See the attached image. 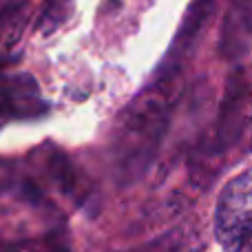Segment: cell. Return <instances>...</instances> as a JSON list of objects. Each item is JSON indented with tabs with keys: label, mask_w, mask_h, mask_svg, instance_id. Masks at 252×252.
<instances>
[{
	"label": "cell",
	"mask_w": 252,
	"mask_h": 252,
	"mask_svg": "<svg viewBox=\"0 0 252 252\" xmlns=\"http://www.w3.org/2000/svg\"><path fill=\"white\" fill-rule=\"evenodd\" d=\"M38 252H66V250L60 248V246H44V248H40Z\"/></svg>",
	"instance_id": "52a82bcc"
},
{
	"label": "cell",
	"mask_w": 252,
	"mask_h": 252,
	"mask_svg": "<svg viewBox=\"0 0 252 252\" xmlns=\"http://www.w3.org/2000/svg\"><path fill=\"white\" fill-rule=\"evenodd\" d=\"M44 109L40 87L29 73H0V115L33 118Z\"/></svg>",
	"instance_id": "3957f363"
},
{
	"label": "cell",
	"mask_w": 252,
	"mask_h": 252,
	"mask_svg": "<svg viewBox=\"0 0 252 252\" xmlns=\"http://www.w3.org/2000/svg\"><path fill=\"white\" fill-rule=\"evenodd\" d=\"M215 237L226 252H252V168L230 179L219 195Z\"/></svg>",
	"instance_id": "6da1fadb"
},
{
	"label": "cell",
	"mask_w": 252,
	"mask_h": 252,
	"mask_svg": "<svg viewBox=\"0 0 252 252\" xmlns=\"http://www.w3.org/2000/svg\"><path fill=\"white\" fill-rule=\"evenodd\" d=\"M29 16V0H13L0 9V66L16 60V49L27 31Z\"/></svg>",
	"instance_id": "5b68a950"
},
{
	"label": "cell",
	"mask_w": 252,
	"mask_h": 252,
	"mask_svg": "<svg viewBox=\"0 0 252 252\" xmlns=\"http://www.w3.org/2000/svg\"><path fill=\"white\" fill-rule=\"evenodd\" d=\"M73 11H75L73 0H44L38 9L33 29L42 35H51L71 20Z\"/></svg>",
	"instance_id": "8992f818"
},
{
	"label": "cell",
	"mask_w": 252,
	"mask_h": 252,
	"mask_svg": "<svg viewBox=\"0 0 252 252\" xmlns=\"http://www.w3.org/2000/svg\"><path fill=\"white\" fill-rule=\"evenodd\" d=\"M221 0H192L186 7L182 18V25H179L177 33L173 38L168 53H166V62L164 64L170 66H182V60L186 56H190L195 44L199 42L201 33L206 31V27L210 25V20L215 18L219 9Z\"/></svg>",
	"instance_id": "7a4b0ae2"
},
{
	"label": "cell",
	"mask_w": 252,
	"mask_h": 252,
	"mask_svg": "<svg viewBox=\"0 0 252 252\" xmlns=\"http://www.w3.org/2000/svg\"><path fill=\"white\" fill-rule=\"evenodd\" d=\"M252 49V0H230L221 20L219 53L239 60Z\"/></svg>",
	"instance_id": "277c9868"
}]
</instances>
